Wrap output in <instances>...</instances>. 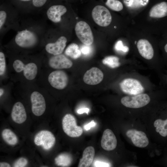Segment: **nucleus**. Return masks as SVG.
Wrapping results in <instances>:
<instances>
[{
	"label": "nucleus",
	"mask_w": 167,
	"mask_h": 167,
	"mask_svg": "<svg viewBox=\"0 0 167 167\" xmlns=\"http://www.w3.org/2000/svg\"><path fill=\"white\" fill-rule=\"evenodd\" d=\"M16 72H20L23 71L24 77L29 80H32L36 77L37 72V67L34 63L30 62L25 65L20 60H15L13 64Z\"/></svg>",
	"instance_id": "6"
},
{
	"label": "nucleus",
	"mask_w": 167,
	"mask_h": 167,
	"mask_svg": "<svg viewBox=\"0 0 167 167\" xmlns=\"http://www.w3.org/2000/svg\"><path fill=\"white\" fill-rule=\"evenodd\" d=\"M94 166L97 167H109V165L107 163L97 161L95 162Z\"/></svg>",
	"instance_id": "34"
},
{
	"label": "nucleus",
	"mask_w": 167,
	"mask_h": 167,
	"mask_svg": "<svg viewBox=\"0 0 167 167\" xmlns=\"http://www.w3.org/2000/svg\"><path fill=\"white\" fill-rule=\"evenodd\" d=\"M75 31L76 36L84 44L88 45H91L94 41V37L89 25L85 22L81 21L76 24Z\"/></svg>",
	"instance_id": "4"
},
{
	"label": "nucleus",
	"mask_w": 167,
	"mask_h": 167,
	"mask_svg": "<svg viewBox=\"0 0 167 167\" xmlns=\"http://www.w3.org/2000/svg\"><path fill=\"white\" fill-rule=\"evenodd\" d=\"M4 93V90L2 88L0 89V96L1 97Z\"/></svg>",
	"instance_id": "38"
},
{
	"label": "nucleus",
	"mask_w": 167,
	"mask_h": 167,
	"mask_svg": "<svg viewBox=\"0 0 167 167\" xmlns=\"http://www.w3.org/2000/svg\"><path fill=\"white\" fill-rule=\"evenodd\" d=\"M150 101L149 96L146 94L140 93L133 96H127L121 99L122 104L126 107L139 108L148 104Z\"/></svg>",
	"instance_id": "5"
},
{
	"label": "nucleus",
	"mask_w": 167,
	"mask_h": 167,
	"mask_svg": "<svg viewBox=\"0 0 167 167\" xmlns=\"http://www.w3.org/2000/svg\"><path fill=\"white\" fill-rule=\"evenodd\" d=\"M95 149L92 146L87 147L84 151L82 157L80 159L78 167H89L92 163L95 155Z\"/></svg>",
	"instance_id": "20"
},
{
	"label": "nucleus",
	"mask_w": 167,
	"mask_h": 167,
	"mask_svg": "<svg viewBox=\"0 0 167 167\" xmlns=\"http://www.w3.org/2000/svg\"><path fill=\"white\" fill-rule=\"evenodd\" d=\"M67 11L65 6L62 5H54L47 10L46 14L48 18L54 23H58L61 20V17Z\"/></svg>",
	"instance_id": "15"
},
{
	"label": "nucleus",
	"mask_w": 167,
	"mask_h": 167,
	"mask_svg": "<svg viewBox=\"0 0 167 167\" xmlns=\"http://www.w3.org/2000/svg\"><path fill=\"white\" fill-rule=\"evenodd\" d=\"M28 161L25 158L21 157L17 160L14 164V167H25L28 164Z\"/></svg>",
	"instance_id": "30"
},
{
	"label": "nucleus",
	"mask_w": 167,
	"mask_h": 167,
	"mask_svg": "<svg viewBox=\"0 0 167 167\" xmlns=\"http://www.w3.org/2000/svg\"><path fill=\"white\" fill-rule=\"evenodd\" d=\"M67 41L66 37L61 36L55 42L47 43L45 46V50L54 55L61 54L66 47Z\"/></svg>",
	"instance_id": "16"
},
{
	"label": "nucleus",
	"mask_w": 167,
	"mask_h": 167,
	"mask_svg": "<svg viewBox=\"0 0 167 167\" xmlns=\"http://www.w3.org/2000/svg\"><path fill=\"white\" fill-rule=\"evenodd\" d=\"M7 18V14L3 10L0 11V29L1 30L5 24Z\"/></svg>",
	"instance_id": "31"
},
{
	"label": "nucleus",
	"mask_w": 167,
	"mask_h": 167,
	"mask_svg": "<svg viewBox=\"0 0 167 167\" xmlns=\"http://www.w3.org/2000/svg\"><path fill=\"white\" fill-rule=\"evenodd\" d=\"M47 0H32L33 5L36 7L43 6L46 3Z\"/></svg>",
	"instance_id": "33"
},
{
	"label": "nucleus",
	"mask_w": 167,
	"mask_h": 167,
	"mask_svg": "<svg viewBox=\"0 0 167 167\" xmlns=\"http://www.w3.org/2000/svg\"><path fill=\"white\" fill-rule=\"evenodd\" d=\"M126 134L136 147L143 148L146 147L148 144V139L143 132L130 129L127 131Z\"/></svg>",
	"instance_id": "11"
},
{
	"label": "nucleus",
	"mask_w": 167,
	"mask_h": 167,
	"mask_svg": "<svg viewBox=\"0 0 167 167\" xmlns=\"http://www.w3.org/2000/svg\"><path fill=\"white\" fill-rule=\"evenodd\" d=\"M62 127L64 132L71 137H79L83 132L82 128L77 125L74 117L70 114H66L63 117L62 120Z\"/></svg>",
	"instance_id": "3"
},
{
	"label": "nucleus",
	"mask_w": 167,
	"mask_h": 167,
	"mask_svg": "<svg viewBox=\"0 0 167 167\" xmlns=\"http://www.w3.org/2000/svg\"><path fill=\"white\" fill-rule=\"evenodd\" d=\"M103 77V74L99 69L93 67L86 72L84 76L83 80L88 84L95 85L101 82Z\"/></svg>",
	"instance_id": "12"
},
{
	"label": "nucleus",
	"mask_w": 167,
	"mask_h": 167,
	"mask_svg": "<svg viewBox=\"0 0 167 167\" xmlns=\"http://www.w3.org/2000/svg\"><path fill=\"white\" fill-rule=\"evenodd\" d=\"M156 132L162 136L167 135V119L165 120L161 119L156 120L154 123Z\"/></svg>",
	"instance_id": "24"
},
{
	"label": "nucleus",
	"mask_w": 167,
	"mask_h": 167,
	"mask_svg": "<svg viewBox=\"0 0 167 167\" xmlns=\"http://www.w3.org/2000/svg\"><path fill=\"white\" fill-rule=\"evenodd\" d=\"M2 136L3 140L8 144L14 145L18 142V139L15 134L10 129H5L3 130Z\"/></svg>",
	"instance_id": "22"
},
{
	"label": "nucleus",
	"mask_w": 167,
	"mask_h": 167,
	"mask_svg": "<svg viewBox=\"0 0 167 167\" xmlns=\"http://www.w3.org/2000/svg\"><path fill=\"white\" fill-rule=\"evenodd\" d=\"M30 99L32 113L38 116L43 114L46 109L45 100L43 95L37 91H34L31 94Z\"/></svg>",
	"instance_id": "10"
},
{
	"label": "nucleus",
	"mask_w": 167,
	"mask_h": 167,
	"mask_svg": "<svg viewBox=\"0 0 167 167\" xmlns=\"http://www.w3.org/2000/svg\"><path fill=\"white\" fill-rule=\"evenodd\" d=\"M0 167H10V165L8 163L5 162H2L0 163Z\"/></svg>",
	"instance_id": "37"
},
{
	"label": "nucleus",
	"mask_w": 167,
	"mask_h": 167,
	"mask_svg": "<svg viewBox=\"0 0 167 167\" xmlns=\"http://www.w3.org/2000/svg\"><path fill=\"white\" fill-rule=\"evenodd\" d=\"M149 15L154 18H161L167 16V2H163L154 5L149 11Z\"/></svg>",
	"instance_id": "19"
},
{
	"label": "nucleus",
	"mask_w": 167,
	"mask_h": 167,
	"mask_svg": "<svg viewBox=\"0 0 167 167\" xmlns=\"http://www.w3.org/2000/svg\"><path fill=\"white\" fill-rule=\"evenodd\" d=\"M6 68L5 57L4 54L2 52H0V75H3Z\"/></svg>",
	"instance_id": "28"
},
{
	"label": "nucleus",
	"mask_w": 167,
	"mask_h": 167,
	"mask_svg": "<svg viewBox=\"0 0 167 167\" xmlns=\"http://www.w3.org/2000/svg\"><path fill=\"white\" fill-rule=\"evenodd\" d=\"M105 5L110 9L116 11H122L123 7L122 3L118 0H106Z\"/></svg>",
	"instance_id": "27"
},
{
	"label": "nucleus",
	"mask_w": 167,
	"mask_h": 167,
	"mask_svg": "<svg viewBox=\"0 0 167 167\" xmlns=\"http://www.w3.org/2000/svg\"><path fill=\"white\" fill-rule=\"evenodd\" d=\"M49 64L54 69H67L72 66L73 63L64 55L60 54L52 57L49 60Z\"/></svg>",
	"instance_id": "14"
},
{
	"label": "nucleus",
	"mask_w": 167,
	"mask_h": 167,
	"mask_svg": "<svg viewBox=\"0 0 167 167\" xmlns=\"http://www.w3.org/2000/svg\"><path fill=\"white\" fill-rule=\"evenodd\" d=\"M117 140L113 132L107 129L104 131L101 140V145L105 150L109 151L115 148Z\"/></svg>",
	"instance_id": "13"
},
{
	"label": "nucleus",
	"mask_w": 167,
	"mask_h": 167,
	"mask_svg": "<svg viewBox=\"0 0 167 167\" xmlns=\"http://www.w3.org/2000/svg\"><path fill=\"white\" fill-rule=\"evenodd\" d=\"M121 90L125 93L135 95L142 93L144 88L140 82L137 79L127 78L122 80L120 84Z\"/></svg>",
	"instance_id": "7"
},
{
	"label": "nucleus",
	"mask_w": 167,
	"mask_h": 167,
	"mask_svg": "<svg viewBox=\"0 0 167 167\" xmlns=\"http://www.w3.org/2000/svg\"><path fill=\"white\" fill-rule=\"evenodd\" d=\"M19 0L22 1H30L31 0Z\"/></svg>",
	"instance_id": "40"
},
{
	"label": "nucleus",
	"mask_w": 167,
	"mask_h": 167,
	"mask_svg": "<svg viewBox=\"0 0 167 167\" xmlns=\"http://www.w3.org/2000/svg\"><path fill=\"white\" fill-rule=\"evenodd\" d=\"M92 15L95 23L101 27H107L111 23L112 17L110 12L105 6L98 5L93 8Z\"/></svg>",
	"instance_id": "2"
},
{
	"label": "nucleus",
	"mask_w": 167,
	"mask_h": 167,
	"mask_svg": "<svg viewBox=\"0 0 167 167\" xmlns=\"http://www.w3.org/2000/svg\"><path fill=\"white\" fill-rule=\"evenodd\" d=\"M96 124L94 121L92 120L90 122L86 125L84 126V128L86 131H88L90 130L91 127L95 126Z\"/></svg>",
	"instance_id": "35"
},
{
	"label": "nucleus",
	"mask_w": 167,
	"mask_h": 167,
	"mask_svg": "<svg viewBox=\"0 0 167 167\" xmlns=\"http://www.w3.org/2000/svg\"><path fill=\"white\" fill-rule=\"evenodd\" d=\"M164 49L165 51L167 53V44L165 46Z\"/></svg>",
	"instance_id": "39"
},
{
	"label": "nucleus",
	"mask_w": 167,
	"mask_h": 167,
	"mask_svg": "<svg viewBox=\"0 0 167 167\" xmlns=\"http://www.w3.org/2000/svg\"><path fill=\"white\" fill-rule=\"evenodd\" d=\"M89 109L87 108H83L78 109L77 111V113L79 114H82L84 113H86L87 114H88Z\"/></svg>",
	"instance_id": "36"
},
{
	"label": "nucleus",
	"mask_w": 167,
	"mask_h": 167,
	"mask_svg": "<svg viewBox=\"0 0 167 167\" xmlns=\"http://www.w3.org/2000/svg\"><path fill=\"white\" fill-rule=\"evenodd\" d=\"M48 80L52 87L59 90L65 88L68 82L67 75L62 71H55L51 72L48 76Z\"/></svg>",
	"instance_id": "9"
},
{
	"label": "nucleus",
	"mask_w": 167,
	"mask_h": 167,
	"mask_svg": "<svg viewBox=\"0 0 167 167\" xmlns=\"http://www.w3.org/2000/svg\"><path fill=\"white\" fill-rule=\"evenodd\" d=\"M56 164L62 167L68 166L70 165L72 161L71 156L66 153L61 154L55 159Z\"/></svg>",
	"instance_id": "25"
},
{
	"label": "nucleus",
	"mask_w": 167,
	"mask_h": 167,
	"mask_svg": "<svg viewBox=\"0 0 167 167\" xmlns=\"http://www.w3.org/2000/svg\"><path fill=\"white\" fill-rule=\"evenodd\" d=\"M102 62L104 64L112 68H117L120 65L119 58L113 56L106 57L102 60Z\"/></svg>",
	"instance_id": "26"
},
{
	"label": "nucleus",
	"mask_w": 167,
	"mask_h": 167,
	"mask_svg": "<svg viewBox=\"0 0 167 167\" xmlns=\"http://www.w3.org/2000/svg\"><path fill=\"white\" fill-rule=\"evenodd\" d=\"M37 40L36 33L27 29L18 32L15 38L16 44L19 46L24 48L33 46L36 44Z\"/></svg>",
	"instance_id": "1"
},
{
	"label": "nucleus",
	"mask_w": 167,
	"mask_h": 167,
	"mask_svg": "<svg viewBox=\"0 0 167 167\" xmlns=\"http://www.w3.org/2000/svg\"><path fill=\"white\" fill-rule=\"evenodd\" d=\"M91 48L90 45H83L81 49V51L84 55H88L91 52Z\"/></svg>",
	"instance_id": "32"
},
{
	"label": "nucleus",
	"mask_w": 167,
	"mask_h": 167,
	"mask_svg": "<svg viewBox=\"0 0 167 167\" xmlns=\"http://www.w3.org/2000/svg\"><path fill=\"white\" fill-rule=\"evenodd\" d=\"M137 47L140 54L144 58L150 60L154 56V50L150 42L145 39H140L137 43Z\"/></svg>",
	"instance_id": "17"
},
{
	"label": "nucleus",
	"mask_w": 167,
	"mask_h": 167,
	"mask_svg": "<svg viewBox=\"0 0 167 167\" xmlns=\"http://www.w3.org/2000/svg\"><path fill=\"white\" fill-rule=\"evenodd\" d=\"M11 117L13 121L18 124L23 123L26 120V112L21 103L18 102L14 104L12 109Z\"/></svg>",
	"instance_id": "18"
},
{
	"label": "nucleus",
	"mask_w": 167,
	"mask_h": 167,
	"mask_svg": "<svg viewBox=\"0 0 167 167\" xmlns=\"http://www.w3.org/2000/svg\"><path fill=\"white\" fill-rule=\"evenodd\" d=\"M123 1L127 8L135 9L146 6L149 3V0H123Z\"/></svg>",
	"instance_id": "21"
},
{
	"label": "nucleus",
	"mask_w": 167,
	"mask_h": 167,
	"mask_svg": "<svg viewBox=\"0 0 167 167\" xmlns=\"http://www.w3.org/2000/svg\"><path fill=\"white\" fill-rule=\"evenodd\" d=\"M34 142L37 146H41L44 149L48 150L54 145L55 142V138L50 131L42 130L36 135Z\"/></svg>",
	"instance_id": "8"
},
{
	"label": "nucleus",
	"mask_w": 167,
	"mask_h": 167,
	"mask_svg": "<svg viewBox=\"0 0 167 167\" xmlns=\"http://www.w3.org/2000/svg\"><path fill=\"white\" fill-rule=\"evenodd\" d=\"M65 54L67 56L73 59H76L81 55V51L79 49L78 45L72 43L69 45L66 49Z\"/></svg>",
	"instance_id": "23"
},
{
	"label": "nucleus",
	"mask_w": 167,
	"mask_h": 167,
	"mask_svg": "<svg viewBox=\"0 0 167 167\" xmlns=\"http://www.w3.org/2000/svg\"><path fill=\"white\" fill-rule=\"evenodd\" d=\"M115 48L117 51H121L124 52L128 51L129 48L124 46L121 41L119 40L117 42L115 45Z\"/></svg>",
	"instance_id": "29"
}]
</instances>
